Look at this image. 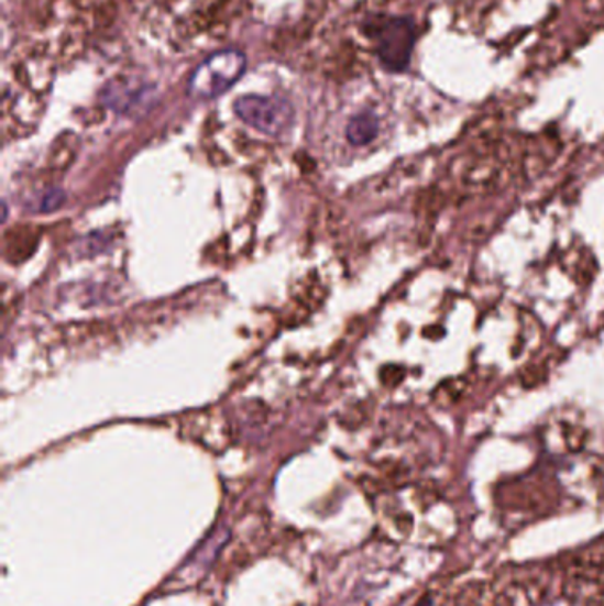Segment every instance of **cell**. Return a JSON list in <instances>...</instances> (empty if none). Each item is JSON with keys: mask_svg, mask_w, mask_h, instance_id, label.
<instances>
[{"mask_svg": "<svg viewBox=\"0 0 604 606\" xmlns=\"http://www.w3.org/2000/svg\"><path fill=\"white\" fill-rule=\"evenodd\" d=\"M377 57L391 71H403L414 51L415 27L408 19H383L373 25Z\"/></svg>", "mask_w": 604, "mask_h": 606, "instance_id": "2", "label": "cell"}, {"mask_svg": "<svg viewBox=\"0 0 604 606\" xmlns=\"http://www.w3.org/2000/svg\"><path fill=\"white\" fill-rule=\"evenodd\" d=\"M64 199H66V196H64L63 190H59V188H51V190L43 191L42 196L37 197L36 201H32L29 208H31L34 213H52V211L61 208Z\"/></svg>", "mask_w": 604, "mask_h": 606, "instance_id": "5", "label": "cell"}, {"mask_svg": "<svg viewBox=\"0 0 604 606\" xmlns=\"http://www.w3.org/2000/svg\"><path fill=\"white\" fill-rule=\"evenodd\" d=\"M238 118L266 135H281L293 121V107L282 98L243 96L234 103Z\"/></svg>", "mask_w": 604, "mask_h": 606, "instance_id": "3", "label": "cell"}, {"mask_svg": "<svg viewBox=\"0 0 604 606\" xmlns=\"http://www.w3.org/2000/svg\"><path fill=\"white\" fill-rule=\"evenodd\" d=\"M376 133L377 119L374 118L373 114H369V112L354 115L350 124H348V130H345L348 141L354 144V146H364V144H369V142L376 137Z\"/></svg>", "mask_w": 604, "mask_h": 606, "instance_id": "4", "label": "cell"}, {"mask_svg": "<svg viewBox=\"0 0 604 606\" xmlns=\"http://www.w3.org/2000/svg\"><path fill=\"white\" fill-rule=\"evenodd\" d=\"M245 55L238 51H222L209 55L191 74L188 91L200 100L217 98L231 89L245 71Z\"/></svg>", "mask_w": 604, "mask_h": 606, "instance_id": "1", "label": "cell"}]
</instances>
